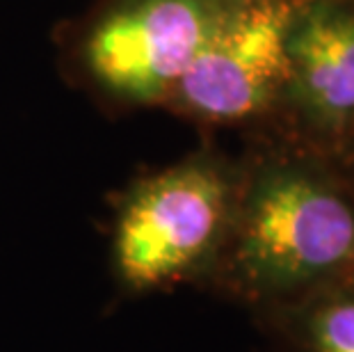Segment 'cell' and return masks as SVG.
I'll use <instances>...</instances> for the list:
<instances>
[{"mask_svg":"<svg viewBox=\"0 0 354 352\" xmlns=\"http://www.w3.org/2000/svg\"><path fill=\"white\" fill-rule=\"evenodd\" d=\"M231 234L208 279L259 311L354 284V181L274 133L245 136Z\"/></svg>","mask_w":354,"mask_h":352,"instance_id":"obj_1","label":"cell"},{"mask_svg":"<svg viewBox=\"0 0 354 352\" xmlns=\"http://www.w3.org/2000/svg\"><path fill=\"white\" fill-rule=\"evenodd\" d=\"M247 3L92 0L53 26V64L108 117L160 108L194 55Z\"/></svg>","mask_w":354,"mask_h":352,"instance_id":"obj_2","label":"cell"},{"mask_svg":"<svg viewBox=\"0 0 354 352\" xmlns=\"http://www.w3.org/2000/svg\"><path fill=\"white\" fill-rule=\"evenodd\" d=\"M240 158L213 136L162 169L138 176L115 199L112 268L133 293L208 279L229 241Z\"/></svg>","mask_w":354,"mask_h":352,"instance_id":"obj_3","label":"cell"},{"mask_svg":"<svg viewBox=\"0 0 354 352\" xmlns=\"http://www.w3.org/2000/svg\"><path fill=\"white\" fill-rule=\"evenodd\" d=\"M299 0H252L210 37L160 110L201 136L272 129L286 87V30Z\"/></svg>","mask_w":354,"mask_h":352,"instance_id":"obj_4","label":"cell"},{"mask_svg":"<svg viewBox=\"0 0 354 352\" xmlns=\"http://www.w3.org/2000/svg\"><path fill=\"white\" fill-rule=\"evenodd\" d=\"M286 69L266 133L338 160L354 136V0H299L286 30Z\"/></svg>","mask_w":354,"mask_h":352,"instance_id":"obj_5","label":"cell"},{"mask_svg":"<svg viewBox=\"0 0 354 352\" xmlns=\"http://www.w3.org/2000/svg\"><path fill=\"white\" fill-rule=\"evenodd\" d=\"M290 352H354V284L329 286L261 311Z\"/></svg>","mask_w":354,"mask_h":352,"instance_id":"obj_6","label":"cell"},{"mask_svg":"<svg viewBox=\"0 0 354 352\" xmlns=\"http://www.w3.org/2000/svg\"><path fill=\"white\" fill-rule=\"evenodd\" d=\"M341 167L345 169V174H348L352 181H354V136H352V140L348 142V147L343 149V154L338 156V160H336Z\"/></svg>","mask_w":354,"mask_h":352,"instance_id":"obj_7","label":"cell"}]
</instances>
